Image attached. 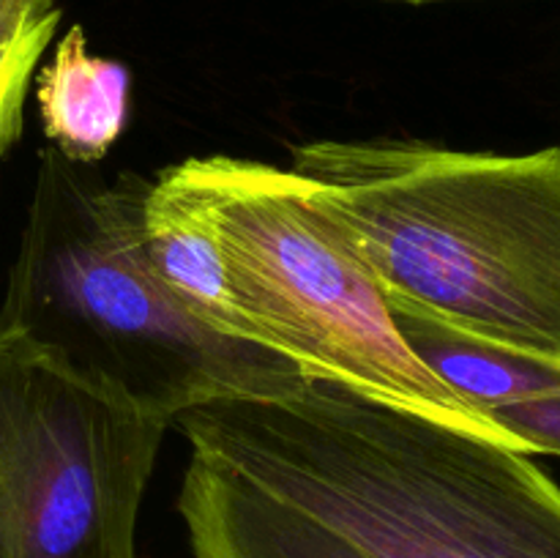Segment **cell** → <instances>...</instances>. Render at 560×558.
I'll return each instance as SVG.
<instances>
[{"label":"cell","mask_w":560,"mask_h":558,"mask_svg":"<svg viewBox=\"0 0 560 558\" xmlns=\"http://www.w3.org/2000/svg\"><path fill=\"white\" fill-rule=\"evenodd\" d=\"M191 454L375 558H560V487L528 454L310 377L178 416Z\"/></svg>","instance_id":"1"},{"label":"cell","mask_w":560,"mask_h":558,"mask_svg":"<svg viewBox=\"0 0 560 558\" xmlns=\"http://www.w3.org/2000/svg\"><path fill=\"white\" fill-rule=\"evenodd\" d=\"M293 170L392 304L560 359V146L503 156L419 140H317Z\"/></svg>","instance_id":"2"},{"label":"cell","mask_w":560,"mask_h":558,"mask_svg":"<svg viewBox=\"0 0 560 558\" xmlns=\"http://www.w3.org/2000/svg\"><path fill=\"white\" fill-rule=\"evenodd\" d=\"M145 189L137 173L104 184L44 148L0 326L167 421L219 399L299 394L310 377L293 359L213 332L159 282L140 241Z\"/></svg>","instance_id":"3"},{"label":"cell","mask_w":560,"mask_h":558,"mask_svg":"<svg viewBox=\"0 0 560 558\" xmlns=\"http://www.w3.org/2000/svg\"><path fill=\"white\" fill-rule=\"evenodd\" d=\"M178 167L206 206L252 342L293 359L306 377L517 449L416 359L370 263L317 197L315 181L233 156Z\"/></svg>","instance_id":"4"},{"label":"cell","mask_w":560,"mask_h":558,"mask_svg":"<svg viewBox=\"0 0 560 558\" xmlns=\"http://www.w3.org/2000/svg\"><path fill=\"white\" fill-rule=\"evenodd\" d=\"M167 427L0 326V558H135Z\"/></svg>","instance_id":"5"},{"label":"cell","mask_w":560,"mask_h":558,"mask_svg":"<svg viewBox=\"0 0 560 558\" xmlns=\"http://www.w3.org/2000/svg\"><path fill=\"white\" fill-rule=\"evenodd\" d=\"M388 306L416 359L463 403L512 438L520 452L560 457V359L501 348L408 306Z\"/></svg>","instance_id":"6"},{"label":"cell","mask_w":560,"mask_h":558,"mask_svg":"<svg viewBox=\"0 0 560 558\" xmlns=\"http://www.w3.org/2000/svg\"><path fill=\"white\" fill-rule=\"evenodd\" d=\"M178 512L195 558H375L202 454L186 465Z\"/></svg>","instance_id":"7"},{"label":"cell","mask_w":560,"mask_h":558,"mask_svg":"<svg viewBox=\"0 0 560 558\" xmlns=\"http://www.w3.org/2000/svg\"><path fill=\"white\" fill-rule=\"evenodd\" d=\"M140 241L151 271L189 315L213 332L252 342L211 219L178 164L148 184Z\"/></svg>","instance_id":"8"},{"label":"cell","mask_w":560,"mask_h":558,"mask_svg":"<svg viewBox=\"0 0 560 558\" xmlns=\"http://www.w3.org/2000/svg\"><path fill=\"white\" fill-rule=\"evenodd\" d=\"M131 74L88 49L85 31L69 27L38 74V115L52 148L77 164L98 162L129 120Z\"/></svg>","instance_id":"9"},{"label":"cell","mask_w":560,"mask_h":558,"mask_svg":"<svg viewBox=\"0 0 560 558\" xmlns=\"http://www.w3.org/2000/svg\"><path fill=\"white\" fill-rule=\"evenodd\" d=\"M58 22V0H0V162L20 140L27 88Z\"/></svg>","instance_id":"10"},{"label":"cell","mask_w":560,"mask_h":558,"mask_svg":"<svg viewBox=\"0 0 560 558\" xmlns=\"http://www.w3.org/2000/svg\"><path fill=\"white\" fill-rule=\"evenodd\" d=\"M405 3H430V0H405Z\"/></svg>","instance_id":"11"}]
</instances>
